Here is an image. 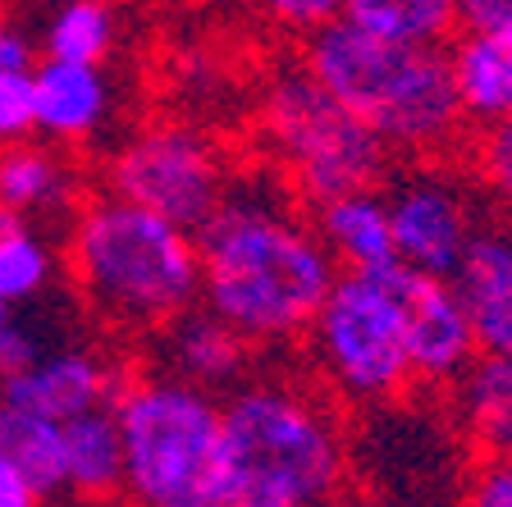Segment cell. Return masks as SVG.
Returning <instances> with one entry per match:
<instances>
[{"instance_id":"obj_18","label":"cell","mask_w":512,"mask_h":507,"mask_svg":"<svg viewBox=\"0 0 512 507\" xmlns=\"http://www.w3.org/2000/svg\"><path fill=\"white\" fill-rule=\"evenodd\" d=\"M64 434V489L78 498H110L124 485V439L115 402L87 407L60 421Z\"/></svg>"},{"instance_id":"obj_8","label":"cell","mask_w":512,"mask_h":507,"mask_svg":"<svg viewBox=\"0 0 512 507\" xmlns=\"http://www.w3.org/2000/svg\"><path fill=\"white\" fill-rule=\"evenodd\" d=\"M110 192L138 201L165 220L197 229L224 192V165L215 147L188 124H147L110 156Z\"/></svg>"},{"instance_id":"obj_21","label":"cell","mask_w":512,"mask_h":507,"mask_svg":"<svg viewBox=\"0 0 512 507\" xmlns=\"http://www.w3.org/2000/svg\"><path fill=\"white\" fill-rule=\"evenodd\" d=\"M0 453L19 466L46 498L64 489V434L60 421L0 398Z\"/></svg>"},{"instance_id":"obj_31","label":"cell","mask_w":512,"mask_h":507,"mask_svg":"<svg viewBox=\"0 0 512 507\" xmlns=\"http://www.w3.org/2000/svg\"><path fill=\"white\" fill-rule=\"evenodd\" d=\"M343 507H394V503H389L384 494H375V489H366V494H352Z\"/></svg>"},{"instance_id":"obj_22","label":"cell","mask_w":512,"mask_h":507,"mask_svg":"<svg viewBox=\"0 0 512 507\" xmlns=\"http://www.w3.org/2000/svg\"><path fill=\"white\" fill-rule=\"evenodd\" d=\"M119 46V14L110 0H60L42 28V51L51 60L101 64Z\"/></svg>"},{"instance_id":"obj_10","label":"cell","mask_w":512,"mask_h":507,"mask_svg":"<svg viewBox=\"0 0 512 507\" xmlns=\"http://www.w3.org/2000/svg\"><path fill=\"white\" fill-rule=\"evenodd\" d=\"M384 279L394 288L398 316H403L412 375L426 384H453L480 357L453 279L421 275V270H407V265H389Z\"/></svg>"},{"instance_id":"obj_2","label":"cell","mask_w":512,"mask_h":507,"mask_svg":"<svg viewBox=\"0 0 512 507\" xmlns=\"http://www.w3.org/2000/svg\"><path fill=\"white\" fill-rule=\"evenodd\" d=\"M69 265L87 307L128 334H156L202 297L192 229L115 192L78 211Z\"/></svg>"},{"instance_id":"obj_35","label":"cell","mask_w":512,"mask_h":507,"mask_svg":"<svg viewBox=\"0 0 512 507\" xmlns=\"http://www.w3.org/2000/svg\"><path fill=\"white\" fill-rule=\"evenodd\" d=\"M51 5H60V0H51Z\"/></svg>"},{"instance_id":"obj_34","label":"cell","mask_w":512,"mask_h":507,"mask_svg":"<svg viewBox=\"0 0 512 507\" xmlns=\"http://www.w3.org/2000/svg\"><path fill=\"white\" fill-rule=\"evenodd\" d=\"M14 224H19V215H10V211H5V206H0V233H10Z\"/></svg>"},{"instance_id":"obj_4","label":"cell","mask_w":512,"mask_h":507,"mask_svg":"<svg viewBox=\"0 0 512 507\" xmlns=\"http://www.w3.org/2000/svg\"><path fill=\"white\" fill-rule=\"evenodd\" d=\"M224 448L243 503H330L348 480V434L330 402L288 375H256L229 389Z\"/></svg>"},{"instance_id":"obj_5","label":"cell","mask_w":512,"mask_h":507,"mask_svg":"<svg viewBox=\"0 0 512 507\" xmlns=\"http://www.w3.org/2000/svg\"><path fill=\"white\" fill-rule=\"evenodd\" d=\"M124 439V494L133 507H229L234 476L215 393L147 375L115 398Z\"/></svg>"},{"instance_id":"obj_17","label":"cell","mask_w":512,"mask_h":507,"mask_svg":"<svg viewBox=\"0 0 512 507\" xmlns=\"http://www.w3.org/2000/svg\"><path fill=\"white\" fill-rule=\"evenodd\" d=\"M448 407L485 462H512V357H476L453 380Z\"/></svg>"},{"instance_id":"obj_6","label":"cell","mask_w":512,"mask_h":507,"mask_svg":"<svg viewBox=\"0 0 512 507\" xmlns=\"http://www.w3.org/2000/svg\"><path fill=\"white\" fill-rule=\"evenodd\" d=\"M261 133L293 192L330 201L339 192L380 188L389 147L307 69L279 74L261 101Z\"/></svg>"},{"instance_id":"obj_7","label":"cell","mask_w":512,"mask_h":507,"mask_svg":"<svg viewBox=\"0 0 512 507\" xmlns=\"http://www.w3.org/2000/svg\"><path fill=\"white\" fill-rule=\"evenodd\" d=\"M302 338L320 384L352 407H384L416 380L403 316L384 270L334 279Z\"/></svg>"},{"instance_id":"obj_30","label":"cell","mask_w":512,"mask_h":507,"mask_svg":"<svg viewBox=\"0 0 512 507\" xmlns=\"http://www.w3.org/2000/svg\"><path fill=\"white\" fill-rule=\"evenodd\" d=\"M462 28H512V0H458Z\"/></svg>"},{"instance_id":"obj_26","label":"cell","mask_w":512,"mask_h":507,"mask_svg":"<svg viewBox=\"0 0 512 507\" xmlns=\"http://www.w3.org/2000/svg\"><path fill=\"white\" fill-rule=\"evenodd\" d=\"M32 74H5L0 69V147L23 142L32 133Z\"/></svg>"},{"instance_id":"obj_27","label":"cell","mask_w":512,"mask_h":507,"mask_svg":"<svg viewBox=\"0 0 512 507\" xmlns=\"http://www.w3.org/2000/svg\"><path fill=\"white\" fill-rule=\"evenodd\" d=\"M462 507H512V462H480L462 485Z\"/></svg>"},{"instance_id":"obj_33","label":"cell","mask_w":512,"mask_h":507,"mask_svg":"<svg viewBox=\"0 0 512 507\" xmlns=\"http://www.w3.org/2000/svg\"><path fill=\"white\" fill-rule=\"evenodd\" d=\"M229 507H275V503H243V498H234ZM293 507H325V503H293Z\"/></svg>"},{"instance_id":"obj_1","label":"cell","mask_w":512,"mask_h":507,"mask_svg":"<svg viewBox=\"0 0 512 507\" xmlns=\"http://www.w3.org/2000/svg\"><path fill=\"white\" fill-rule=\"evenodd\" d=\"M192 238L202 302L252 348L302 338L339 279L316 224L302 220L266 179L224 183L215 211L192 229Z\"/></svg>"},{"instance_id":"obj_3","label":"cell","mask_w":512,"mask_h":507,"mask_svg":"<svg viewBox=\"0 0 512 507\" xmlns=\"http://www.w3.org/2000/svg\"><path fill=\"white\" fill-rule=\"evenodd\" d=\"M302 69L389 151L430 156L462 133V110L439 46L389 42L348 19H334L307 37Z\"/></svg>"},{"instance_id":"obj_29","label":"cell","mask_w":512,"mask_h":507,"mask_svg":"<svg viewBox=\"0 0 512 507\" xmlns=\"http://www.w3.org/2000/svg\"><path fill=\"white\" fill-rule=\"evenodd\" d=\"M42 503H46L42 489L32 485L19 466L0 453V507H42Z\"/></svg>"},{"instance_id":"obj_15","label":"cell","mask_w":512,"mask_h":507,"mask_svg":"<svg viewBox=\"0 0 512 507\" xmlns=\"http://www.w3.org/2000/svg\"><path fill=\"white\" fill-rule=\"evenodd\" d=\"M444 60L462 124L490 128L512 119V28H462Z\"/></svg>"},{"instance_id":"obj_9","label":"cell","mask_w":512,"mask_h":507,"mask_svg":"<svg viewBox=\"0 0 512 507\" xmlns=\"http://www.w3.org/2000/svg\"><path fill=\"white\" fill-rule=\"evenodd\" d=\"M384 206H389L398 265L453 279V270L480 229L462 183L439 174V169H416L384 192Z\"/></svg>"},{"instance_id":"obj_14","label":"cell","mask_w":512,"mask_h":507,"mask_svg":"<svg viewBox=\"0 0 512 507\" xmlns=\"http://www.w3.org/2000/svg\"><path fill=\"white\" fill-rule=\"evenodd\" d=\"M115 92L101 64H74L46 55L32 69V124L51 142H92L110 124Z\"/></svg>"},{"instance_id":"obj_24","label":"cell","mask_w":512,"mask_h":507,"mask_svg":"<svg viewBox=\"0 0 512 507\" xmlns=\"http://www.w3.org/2000/svg\"><path fill=\"white\" fill-rule=\"evenodd\" d=\"M476 174H480V183H485V192L512 211V119L480 128Z\"/></svg>"},{"instance_id":"obj_25","label":"cell","mask_w":512,"mask_h":507,"mask_svg":"<svg viewBox=\"0 0 512 507\" xmlns=\"http://www.w3.org/2000/svg\"><path fill=\"white\" fill-rule=\"evenodd\" d=\"M261 10L275 28L293 32V37H311L316 28L343 19V0H261Z\"/></svg>"},{"instance_id":"obj_20","label":"cell","mask_w":512,"mask_h":507,"mask_svg":"<svg viewBox=\"0 0 512 507\" xmlns=\"http://www.w3.org/2000/svg\"><path fill=\"white\" fill-rule=\"evenodd\" d=\"M343 19L412 46H439L462 28L458 0H343Z\"/></svg>"},{"instance_id":"obj_16","label":"cell","mask_w":512,"mask_h":507,"mask_svg":"<svg viewBox=\"0 0 512 507\" xmlns=\"http://www.w3.org/2000/svg\"><path fill=\"white\" fill-rule=\"evenodd\" d=\"M316 233L334 265H343L348 275H380L389 265H398L394 252V229H389V206L375 188L339 192L330 201H316Z\"/></svg>"},{"instance_id":"obj_19","label":"cell","mask_w":512,"mask_h":507,"mask_svg":"<svg viewBox=\"0 0 512 507\" xmlns=\"http://www.w3.org/2000/svg\"><path fill=\"white\" fill-rule=\"evenodd\" d=\"M78 197L74 169L60 151L10 142L0 147V206L10 215H64Z\"/></svg>"},{"instance_id":"obj_23","label":"cell","mask_w":512,"mask_h":507,"mask_svg":"<svg viewBox=\"0 0 512 507\" xmlns=\"http://www.w3.org/2000/svg\"><path fill=\"white\" fill-rule=\"evenodd\" d=\"M55 279V252L46 238L19 229L0 233V297L5 302H32L37 293H46Z\"/></svg>"},{"instance_id":"obj_32","label":"cell","mask_w":512,"mask_h":507,"mask_svg":"<svg viewBox=\"0 0 512 507\" xmlns=\"http://www.w3.org/2000/svg\"><path fill=\"white\" fill-rule=\"evenodd\" d=\"M10 329H14V311H10V302L0 297V361H5V338H10Z\"/></svg>"},{"instance_id":"obj_12","label":"cell","mask_w":512,"mask_h":507,"mask_svg":"<svg viewBox=\"0 0 512 507\" xmlns=\"http://www.w3.org/2000/svg\"><path fill=\"white\" fill-rule=\"evenodd\" d=\"M160 370L183 384H197L206 393H229L247 380V357L252 343L234 325H224L211 307H188L156 329Z\"/></svg>"},{"instance_id":"obj_11","label":"cell","mask_w":512,"mask_h":507,"mask_svg":"<svg viewBox=\"0 0 512 507\" xmlns=\"http://www.w3.org/2000/svg\"><path fill=\"white\" fill-rule=\"evenodd\" d=\"M115 389L119 384L110 361L92 348H51L28 366L0 375V398L37 416H51V421H69L87 407L115 402Z\"/></svg>"},{"instance_id":"obj_13","label":"cell","mask_w":512,"mask_h":507,"mask_svg":"<svg viewBox=\"0 0 512 507\" xmlns=\"http://www.w3.org/2000/svg\"><path fill=\"white\" fill-rule=\"evenodd\" d=\"M480 357H512V229H476L453 270Z\"/></svg>"},{"instance_id":"obj_28","label":"cell","mask_w":512,"mask_h":507,"mask_svg":"<svg viewBox=\"0 0 512 507\" xmlns=\"http://www.w3.org/2000/svg\"><path fill=\"white\" fill-rule=\"evenodd\" d=\"M0 69L5 74H32L37 69V37L5 14H0Z\"/></svg>"}]
</instances>
